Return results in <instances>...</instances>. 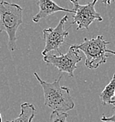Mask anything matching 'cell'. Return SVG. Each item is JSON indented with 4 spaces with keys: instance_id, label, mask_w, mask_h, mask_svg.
Listing matches in <instances>:
<instances>
[{
    "instance_id": "obj_1",
    "label": "cell",
    "mask_w": 115,
    "mask_h": 122,
    "mask_svg": "<svg viewBox=\"0 0 115 122\" xmlns=\"http://www.w3.org/2000/svg\"><path fill=\"white\" fill-rule=\"evenodd\" d=\"M34 75L43 89L44 104L46 106L52 109L53 112H66L74 108L75 104L70 95V89L60 84L62 76L52 83H48L42 80L37 72H34Z\"/></svg>"
},
{
    "instance_id": "obj_2",
    "label": "cell",
    "mask_w": 115,
    "mask_h": 122,
    "mask_svg": "<svg viewBox=\"0 0 115 122\" xmlns=\"http://www.w3.org/2000/svg\"><path fill=\"white\" fill-rule=\"evenodd\" d=\"M23 8L16 3L0 2V33L5 31L8 36L7 48L14 52L16 48V32L23 22Z\"/></svg>"
},
{
    "instance_id": "obj_3",
    "label": "cell",
    "mask_w": 115,
    "mask_h": 122,
    "mask_svg": "<svg viewBox=\"0 0 115 122\" xmlns=\"http://www.w3.org/2000/svg\"><path fill=\"white\" fill-rule=\"evenodd\" d=\"M109 42L106 41L103 35H98L96 38L84 39L80 44L72 45L78 51L85 54V66L89 69H96L101 64L106 62V46Z\"/></svg>"
},
{
    "instance_id": "obj_4",
    "label": "cell",
    "mask_w": 115,
    "mask_h": 122,
    "mask_svg": "<svg viewBox=\"0 0 115 122\" xmlns=\"http://www.w3.org/2000/svg\"><path fill=\"white\" fill-rule=\"evenodd\" d=\"M70 2L74 5L73 21L70 25H77V30L81 29H87L89 30V26L93 21L103 20L101 14L95 9V5L97 3L96 0L84 5L80 4L78 2L74 0H71Z\"/></svg>"
},
{
    "instance_id": "obj_5",
    "label": "cell",
    "mask_w": 115,
    "mask_h": 122,
    "mask_svg": "<svg viewBox=\"0 0 115 122\" xmlns=\"http://www.w3.org/2000/svg\"><path fill=\"white\" fill-rule=\"evenodd\" d=\"M82 56L78 54V51L70 46L69 51L66 54H62L61 52L59 55L48 53L43 56V61L47 64L54 66L59 70L60 72H66L69 77L74 78V71L77 69V64L81 61Z\"/></svg>"
},
{
    "instance_id": "obj_6",
    "label": "cell",
    "mask_w": 115,
    "mask_h": 122,
    "mask_svg": "<svg viewBox=\"0 0 115 122\" xmlns=\"http://www.w3.org/2000/svg\"><path fill=\"white\" fill-rule=\"evenodd\" d=\"M68 19L69 16L65 15L55 28H47L42 30L45 41V48L42 52L43 56L47 55L51 51H55L58 53L60 52L59 48L65 43L64 39L69 35L68 30H64V24L68 21Z\"/></svg>"
},
{
    "instance_id": "obj_7",
    "label": "cell",
    "mask_w": 115,
    "mask_h": 122,
    "mask_svg": "<svg viewBox=\"0 0 115 122\" xmlns=\"http://www.w3.org/2000/svg\"><path fill=\"white\" fill-rule=\"evenodd\" d=\"M37 4H38V7H39V11H38V12L35 16L32 17V20L35 22V23H38L41 19L47 17L48 16L54 14L55 12H65L74 13L73 10L61 7L59 5H57L55 2L50 1V0H39V1L37 2Z\"/></svg>"
},
{
    "instance_id": "obj_8",
    "label": "cell",
    "mask_w": 115,
    "mask_h": 122,
    "mask_svg": "<svg viewBox=\"0 0 115 122\" xmlns=\"http://www.w3.org/2000/svg\"><path fill=\"white\" fill-rule=\"evenodd\" d=\"M34 106L31 103L24 102L20 105V113L19 116L12 121H7L6 122H33L35 116Z\"/></svg>"
},
{
    "instance_id": "obj_9",
    "label": "cell",
    "mask_w": 115,
    "mask_h": 122,
    "mask_svg": "<svg viewBox=\"0 0 115 122\" xmlns=\"http://www.w3.org/2000/svg\"><path fill=\"white\" fill-rule=\"evenodd\" d=\"M115 91V73L113 76L112 80L109 83L105 86L103 91L100 94V98H101L102 105H107L109 104L112 100V97H114Z\"/></svg>"
},
{
    "instance_id": "obj_10",
    "label": "cell",
    "mask_w": 115,
    "mask_h": 122,
    "mask_svg": "<svg viewBox=\"0 0 115 122\" xmlns=\"http://www.w3.org/2000/svg\"><path fill=\"white\" fill-rule=\"evenodd\" d=\"M68 114L66 112H52L50 116L49 122H67Z\"/></svg>"
},
{
    "instance_id": "obj_11",
    "label": "cell",
    "mask_w": 115,
    "mask_h": 122,
    "mask_svg": "<svg viewBox=\"0 0 115 122\" xmlns=\"http://www.w3.org/2000/svg\"><path fill=\"white\" fill-rule=\"evenodd\" d=\"M101 120L102 121H105V122H115V112L114 114L110 117H107L105 115L102 116V117L101 118Z\"/></svg>"
},
{
    "instance_id": "obj_12",
    "label": "cell",
    "mask_w": 115,
    "mask_h": 122,
    "mask_svg": "<svg viewBox=\"0 0 115 122\" xmlns=\"http://www.w3.org/2000/svg\"><path fill=\"white\" fill-rule=\"evenodd\" d=\"M109 104H112L114 105V106L115 107V91H114V97H112V100H111V102Z\"/></svg>"
},
{
    "instance_id": "obj_13",
    "label": "cell",
    "mask_w": 115,
    "mask_h": 122,
    "mask_svg": "<svg viewBox=\"0 0 115 122\" xmlns=\"http://www.w3.org/2000/svg\"><path fill=\"white\" fill-rule=\"evenodd\" d=\"M107 52H110V53H112L113 55L115 56V51H112V50H109V49H106V53Z\"/></svg>"
},
{
    "instance_id": "obj_14",
    "label": "cell",
    "mask_w": 115,
    "mask_h": 122,
    "mask_svg": "<svg viewBox=\"0 0 115 122\" xmlns=\"http://www.w3.org/2000/svg\"><path fill=\"white\" fill-rule=\"evenodd\" d=\"M0 122H3V120H2V116L0 114Z\"/></svg>"
}]
</instances>
